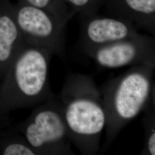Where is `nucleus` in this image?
<instances>
[{
  "mask_svg": "<svg viewBox=\"0 0 155 155\" xmlns=\"http://www.w3.org/2000/svg\"><path fill=\"white\" fill-rule=\"evenodd\" d=\"M59 99L71 143L81 155H97L106 115L93 79L86 74L69 73Z\"/></svg>",
  "mask_w": 155,
  "mask_h": 155,
  "instance_id": "nucleus-1",
  "label": "nucleus"
},
{
  "mask_svg": "<svg viewBox=\"0 0 155 155\" xmlns=\"http://www.w3.org/2000/svg\"><path fill=\"white\" fill-rule=\"evenodd\" d=\"M155 68L132 66L100 89L106 115L105 150L122 129L144 111L151 101H155Z\"/></svg>",
  "mask_w": 155,
  "mask_h": 155,
  "instance_id": "nucleus-2",
  "label": "nucleus"
},
{
  "mask_svg": "<svg viewBox=\"0 0 155 155\" xmlns=\"http://www.w3.org/2000/svg\"><path fill=\"white\" fill-rule=\"evenodd\" d=\"M25 135L38 154L75 155L59 98L51 96L47 103L34 112Z\"/></svg>",
  "mask_w": 155,
  "mask_h": 155,
  "instance_id": "nucleus-3",
  "label": "nucleus"
},
{
  "mask_svg": "<svg viewBox=\"0 0 155 155\" xmlns=\"http://www.w3.org/2000/svg\"><path fill=\"white\" fill-rule=\"evenodd\" d=\"M12 10L27 43L49 50L66 61L67 24L47 11L21 2H12Z\"/></svg>",
  "mask_w": 155,
  "mask_h": 155,
  "instance_id": "nucleus-4",
  "label": "nucleus"
},
{
  "mask_svg": "<svg viewBox=\"0 0 155 155\" xmlns=\"http://www.w3.org/2000/svg\"><path fill=\"white\" fill-rule=\"evenodd\" d=\"M53 54L26 41L17 52L15 77L22 104L31 105L50 98L48 67Z\"/></svg>",
  "mask_w": 155,
  "mask_h": 155,
  "instance_id": "nucleus-5",
  "label": "nucleus"
},
{
  "mask_svg": "<svg viewBox=\"0 0 155 155\" xmlns=\"http://www.w3.org/2000/svg\"><path fill=\"white\" fill-rule=\"evenodd\" d=\"M100 67L117 68L144 65L155 67V36L139 33L86 52Z\"/></svg>",
  "mask_w": 155,
  "mask_h": 155,
  "instance_id": "nucleus-6",
  "label": "nucleus"
},
{
  "mask_svg": "<svg viewBox=\"0 0 155 155\" xmlns=\"http://www.w3.org/2000/svg\"><path fill=\"white\" fill-rule=\"evenodd\" d=\"M132 22L121 18L99 16L82 18L80 45L84 52L139 35Z\"/></svg>",
  "mask_w": 155,
  "mask_h": 155,
  "instance_id": "nucleus-7",
  "label": "nucleus"
},
{
  "mask_svg": "<svg viewBox=\"0 0 155 155\" xmlns=\"http://www.w3.org/2000/svg\"><path fill=\"white\" fill-rule=\"evenodd\" d=\"M109 16L127 20L137 29L155 35V0H106Z\"/></svg>",
  "mask_w": 155,
  "mask_h": 155,
  "instance_id": "nucleus-8",
  "label": "nucleus"
},
{
  "mask_svg": "<svg viewBox=\"0 0 155 155\" xmlns=\"http://www.w3.org/2000/svg\"><path fill=\"white\" fill-rule=\"evenodd\" d=\"M12 10L11 0H0V62L8 61L25 43Z\"/></svg>",
  "mask_w": 155,
  "mask_h": 155,
  "instance_id": "nucleus-9",
  "label": "nucleus"
},
{
  "mask_svg": "<svg viewBox=\"0 0 155 155\" xmlns=\"http://www.w3.org/2000/svg\"><path fill=\"white\" fill-rule=\"evenodd\" d=\"M16 1L47 11L66 24L75 14L66 0H16Z\"/></svg>",
  "mask_w": 155,
  "mask_h": 155,
  "instance_id": "nucleus-10",
  "label": "nucleus"
},
{
  "mask_svg": "<svg viewBox=\"0 0 155 155\" xmlns=\"http://www.w3.org/2000/svg\"><path fill=\"white\" fill-rule=\"evenodd\" d=\"M142 118L144 127L145 141L144 148L140 155H155V101H151L144 110Z\"/></svg>",
  "mask_w": 155,
  "mask_h": 155,
  "instance_id": "nucleus-11",
  "label": "nucleus"
},
{
  "mask_svg": "<svg viewBox=\"0 0 155 155\" xmlns=\"http://www.w3.org/2000/svg\"><path fill=\"white\" fill-rule=\"evenodd\" d=\"M75 13L80 14L81 18L97 15L106 0H66Z\"/></svg>",
  "mask_w": 155,
  "mask_h": 155,
  "instance_id": "nucleus-12",
  "label": "nucleus"
},
{
  "mask_svg": "<svg viewBox=\"0 0 155 155\" xmlns=\"http://www.w3.org/2000/svg\"><path fill=\"white\" fill-rule=\"evenodd\" d=\"M38 154L29 145L24 144H13L6 147L4 155H34Z\"/></svg>",
  "mask_w": 155,
  "mask_h": 155,
  "instance_id": "nucleus-13",
  "label": "nucleus"
}]
</instances>
